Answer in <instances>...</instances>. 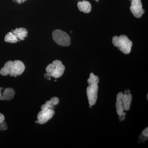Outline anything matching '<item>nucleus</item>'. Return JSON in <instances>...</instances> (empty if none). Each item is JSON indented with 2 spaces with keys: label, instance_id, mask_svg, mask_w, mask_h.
Listing matches in <instances>:
<instances>
[{
  "label": "nucleus",
  "instance_id": "15",
  "mask_svg": "<svg viewBox=\"0 0 148 148\" xmlns=\"http://www.w3.org/2000/svg\"><path fill=\"white\" fill-rule=\"evenodd\" d=\"M99 79L97 76H95L92 73L90 74V78L88 79V83L89 84H98Z\"/></svg>",
  "mask_w": 148,
  "mask_h": 148
},
{
  "label": "nucleus",
  "instance_id": "21",
  "mask_svg": "<svg viewBox=\"0 0 148 148\" xmlns=\"http://www.w3.org/2000/svg\"><path fill=\"white\" fill-rule=\"evenodd\" d=\"M5 120V117L2 114L0 113V123L3 121Z\"/></svg>",
  "mask_w": 148,
  "mask_h": 148
},
{
  "label": "nucleus",
  "instance_id": "27",
  "mask_svg": "<svg viewBox=\"0 0 148 148\" xmlns=\"http://www.w3.org/2000/svg\"><path fill=\"white\" fill-rule=\"evenodd\" d=\"M148 94H147V99H148Z\"/></svg>",
  "mask_w": 148,
  "mask_h": 148
},
{
  "label": "nucleus",
  "instance_id": "9",
  "mask_svg": "<svg viewBox=\"0 0 148 148\" xmlns=\"http://www.w3.org/2000/svg\"><path fill=\"white\" fill-rule=\"evenodd\" d=\"M132 100V95L130 93L123 94L122 98L124 110H129Z\"/></svg>",
  "mask_w": 148,
  "mask_h": 148
},
{
  "label": "nucleus",
  "instance_id": "2",
  "mask_svg": "<svg viewBox=\"0 0 148 148\" xmlns=\"http://www.w3.org/2000/svg\"><path fill=\"white\" fill-rule=\"evenodd\" d=\"M52 37L56 43L63 46H68L71 44V38L66 32L59 29L54 30Z\"/></svg>",
  "mask_w": 148,
  "mask_h": 148
},
{
  "label": "nucleus",
  "instance_id": "4",
  "mask_svg": "<svg viewBox=\"0 0 148 148\" xmlns=\"http://www.w3.org/2000/svg\"><path fill=\"white\" fill-rule=\"evenodd\" d=\"M55 114L53 110L51 109L42 110L40 111L37 115L38 123L40 124H43L47 122L49 120L52 118Z\"/></svg>",
  "mask_w": 148,
  "mask_h": 148
},
{
  "label": "nucleus",
  "instance_id": "16",
  "mask_svg": "<svg viewBox=\"0 0 148 148\" xmlns=\"http://www.w3.org/2000/svg\"><path fill=\"white\" fill-rule=\"evenodd\" d=\"M51 109L52 110H54V108L53 106H51L49 103V101H46L44 105H43L41 107V110H46V109Z\"/></svg>",
  "mask_w": 148,
  "mask_h": 148
},
{
  "label": "nucleus",
  "instance_id": "25",
  "mask_svg": "<svg viewBox=\"0 0 148 148\" xmlns=\"http://www.w3.org/2000/svg\"><path fill=\"white\" fill-rule=\"evenodd\" d=\"M35 122L36 123H38V121H35Z\"/></svg>",
  "mask_w": 148,
  "mask_h": 148
},
{
  "label": "nucleus",
  "instance_id": "12",
  "mask_svg": "<svg viewBox=\"0 0 148 148\" xmlns=\"http://www.w3.org/2000/svg\"><path fill=\"white\" fill-rule=\"evenodd\" d=\"M13 64V61H9L5 63L4 66L0 71V74L3 76H6L10 73L11 68Z\"/></svg>",
  "mask_w": 148,
  "mask_h": 148
},
{
  "label": "nucleus",
  "instance_id": "13",
  "mask_svg": "<svg viewBox=\"0 0 148 148\" xmlns=\"http://www.w3.org/2000/svg\"><path fill=\"white\" fill-rule=\"evenodd\" d=\"M5 41L6 42L14 43L18 41V38L12 32H9L5 37Z\"/></svg>",
  "mask_w": 148,
  "mask_h": 148
},
{
  "label": "nucleus",
  "instance_id": "6",
  "mask_svg": "<svg viewBox=\"0 0 148 148\" xmlns=\"http://www.w3.org/2000/svg\"><path fill=\"white\" fill-rule=\"evenodd\" d=\"M25 69V65L22 61L15 60L13 62L9 75L11 76L15 77L20 75L23 73Z\"/></svg>",
  "mask_w": 148,
  "mask_h": 148
},
{
  "label": "nucleus",
  "instance_id": "23",
  "mask_svg": "<svg viewBox=\"0 0 148 148\" xmlns=\"http://www.w3.org/2000/svg\"><path fill=\"white\" fill-rule=\"evenodd\" d=\"M130 93V90H125L124 91V94H128V93Z\"/></svg>",
  "mask_w": 148,
  "mask_h": 148
},
{
  "label": "nucleus",
  "instance_id": "20",
  "mask_svg": "<svg viewBox=\"0 0 148 148\" xmlns=\"http://www.w3.org/2000/svg\"><path fill=\"white\" fill-rule=\"evenodd\" d=\"M125 115H126V113L123 112L121 115H119V119L120 121H123L125 119Z\"/></svg>",
  "mask_w": 148,
  "mask_h": 148
},
{
  "label": "nucleus",
  "instance_id": "7",
  "mask_svg": "<svg viewBox=\"0 0 148 148\" xmlns=\"http://www.w3.org/2000/svg\"><path fill=\"white\" fill-rule=\"evenodd\" d=\"M52 64L53 69L51 74V77L56 78L60 77L64 74L65 70V66L61 61L58 60L53 61Z\"/></svg>",
  "mask_w": 148,
  "mask_h": 148
},
{
  "label": "nucleus",
  "instance_id": "1",
  "mask_svg": "<svg viewBox=\"0 0 148 148\" xmlns=\"http://www.w3.org/2000/svg\"><path fill=\"white\" fill-rule=\"evenodd\" d=\"M112 43L125 54H129L131 51L132 42L125 35H121L119 37L114 36L112 38Z\"/></svg>",
  "mask_w": 148,
  "mask_h": 148
},
{
  "label": "nucleus",
  "instance_id": "3",
  "mask_svg": "<svg viewBox=\"0 0 148 148\" xmlns=\"http://www.w3.org/2000/svg\"><path fill=\"white\" fill-rule=\"evenodd\" d=\"M98 84H89L86 89V93L90 106L95 105L98 98Z\"/></svg>",
  "mask_w": 148,
  "mask_h": 148
},
{
  "label": "nucleus",
  "instance_id": "11",
  "mask_svg": "<svg viewBox=\"0 0 148 148\" xmlns=\"http://www.w3.org/2000/svg\"><path fill=\"white\" fill-rule=\"evenodd\" d=\"M12 32L17 38L21 40H24L28 35V31L24 28H16L15 30H12Z\"/></svg>",
  "mask_w": 148,
  "mask_h": 148
},
{
  "label": "nucleus",
  "instance_id": "22",
  "mask_svg": "<svg viewBox=\"0 0 148 148\" xmlns=\"http://www.w3.org/2000/svg\"><path fill=\"white\" fill-rule=\"evenodd\" d=\"M25 1H27V0H16V1L18 3L21 4L22 3H24Z\"/></svg>",
  "mask_w": 148,
  "mask_h": 148
},
{
  "label": "nucleus",
  "instance_id": "5",
  "mask_svg": "<svg viewBox=\"0 0 148 148\" xmlns=\"http://www.w3.org/2000/svg\"><path fill=\"white\" fill-rule=\"evenodd\" d=\"M131 5L130 10L135 17L140 18L145 13V10L143 8V5L141 0H131Z\"/></svg>",
  "mask_w": 148,
  "mask_h": 148
},
{
  "label": "nucleus",
  "instance_id": "26",
  "mask_svg": "<svg viewBox=\"0 0 148 148\" xmlns=\"http://www.w3.org/2000/svg\"><path fill=\"white\" fill-rule=\"evenodd\" d=\"M3 89L2 88H0V89H1H1Z\"/></svg>",
  "mask_w": 148,
  "mask_h": 148
},
{
  "label": "nucleus",
  "instance_id": "8",
  "mask_svg": "<svg viewBox=\"0 0 148 148\" xmlns=\"http://www.w3.org/2000/svg\"><path fill=\"white\" fill-rule=\"evenodd\" d=\"M77 6L79 10L81 12L85 13H88L91 10V5L89 2L86 1H83L78 3Z\"/></svg>",
  "mask_w": 148,
  "mask_h": 148
},
{
  "label": "nucleus",
  "instance_id": "17",
  "mask_svg": "<svg viewBox=\"0 0 148 148\" xmlns=\"http://www.w3.org/2000/svg\"><path fill=\"white\" fill-rule=\"evenodd\" d=\"M50 105L52 106H55L57 105L59 102V99L57 97H53L49 101Z\"/></svg>",
  "mask_w": 148,
  "mask_h": 148
},
{
  "label": "nucleus",
  "instance_id": "19",
  "mask_svg": "<svg viewBox=\"0 0 148 148\" xmlns=\"http://www.w3.org/2000/svg\"><path fill=\"white\" fill-rule=\"evenodd\" d=\"M142 135L145 137H148V128L147 127L142 131Z\"/></svg>",
  "mask_w": 148,
  "mask_h": 148
},
{
  "label": "nucleus",
  "instance_id": "24",
  "mask_svg": "<svg viewBox=\"0 0 148 148\" xmlns=\"http://www.w3.org/2000/svg\"><path fill=\"white\" fill-rule=\"evenodd\" d=\"M2 96L1 93V89H0V98H1V96Z\"/></svg>",
  "mask_w": 148,
  "mask_h": 148
},
{
  "label": "nucleus",
  "instance_id": "28",
  "mask_svg": "<svg viewBox=\"0 0 148 148\" xmlns=\"http://www.w3.org/2000/svg\"><path fill=\"white\" fill-rule=\"evenodd\" d=\"M95 1H96L97 2H98V0H95Z\"/></svg>",
  "mask_w": 148,
  "mask_h": 148
},
{
  "label": "nucleus",
  "instance_id": "14",
  "mask_svg": "<svg viewBox=\"0 0 148 148\" xmlns=\"http://www.w3.org/2000/svg\"><path fill=\"white\" fill-rule=\"evenodd\" d=\"M122 98H116V107L117 113L119 115H121L124 112L123 104L122 101Z\"/></svg>",
  "mask_w": 148,
  "mask_h": 148
},
{
  "label": "nucleus",
  "instance_id": "18",
  "mask_svg": "<svg viewBox=\"0 0 148 148\" xmlns=\"http://www.w3.org/2000/svg\"><path fill=\"white\" fill-rule=\"evenodd\" d=\"M7 129V125L5 122L3 121L0 123V130H5Z\"/></svg>",
  "mask_w": 148,
  "mask_h": 148
},
{
  "label": "nucleus",
  "instance_id": "10",
  "mask_svg": "<svg viewBox=\"0 0 148 148\" xmlns=\"http://www.w3.org/2000/svg\"><path fill=\"white\" fill-rule=\"evenodd\" d=\"M14 94L15 92L13 89L10 88H8L4 90L3 95L0 98V100L1 101H9L12 100L14 98Z\"/></svg>",
  "mask_w": 148,
  "mask_h": 148
}]
</instances>
